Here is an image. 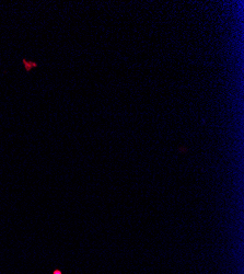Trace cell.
<instances>
[{
	"mask_svg": "<svg viewBox=\"0 0 244 274\" xmlns=\"http://www.w3.org/2000/svg\"><path fill=\"white\" fill-rule=\"evenodd\" d=\"M23 64H24V67H25L27 71H30L32 68H34V67L37 66L36 63H31V62H27L26 59H23Z\"/></svg>",
	"mask_w": 244,
	"mask_h": 274,
	"instance_id": "cell-1",
	"label": "cell"
}]
</instances>
